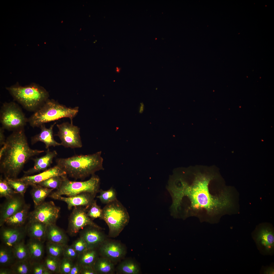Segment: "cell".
I'll return each mask as SVG.
<instances>
[{
	"label": "cell",
	"mask_w": 274,
	"mask_h": 274,
	"mask_svg": "<svg viewBox=\"0 0 274 274\" xmlns=\"http://www.w3.org/2000/svg\"><path fill=\"white\" fill-rule=\"evenodd\" d=\"M218 179L212 166L176 169L170 182L174 215L212 221L226 212L229 206V193L219 186Z\"/></svg>",
	"instance_id": "obj_1"
},
{
	"label": "cell",
	"mask_w": 274,
	"mask_h": 274,
	"mask_svg": "<svg viewBox=\"0 0 274 274\" xmlns=\"http://www.w3.org/2000/svg\"><path fill=\"white\" fill-rule=\"evenodd\" d=\"M101 151L92 154L76 155L57 159V165L66 175L76 180H83L96 172L104 170Z\"/></svg>",
	"instance_id": "obj_3"
},
{
	"label": "cell",
	"mask_w": 274,
	"mask_h": 274,
	"mask_svg": "<svg viewBox=\"0 0 274 274\" xmlns=\"http://www.w3.org/2000/svg\"><path fill=\"white\" fill-rule=\"evenodd\" d=\"M16 260L12 248L5 246L0 248V265L3 267L11 266Z\"/></svg>",
	"instance_id": "obj_28"
},
{
	"label": "cell",
	"mask_w": 274,
	"mask_h": 274,
	"mask_svg": "<svg viewBox=\"0 0 274 274\" xmlns=\"http://www.w3.org/2000/svg\"><path fill=\"white\" fill-rule=\"evenodd\" d=\"M67 175L62 176L61 185L55 191L52 193L49 197L54 199L57 197L66 195L74 196L83 193H88L96 195L99 192L100 180L99 177L95 174L89 180L77 181L70 180Z\"/></svg>",
	"instance_id": "obj_7"
},
{
	"label": "cell",
	"mask_w": 274,
	"mask_h": 274,
	"mask_svg": "<svg viewBox=\"0 0 274 274\" xmlns=\"http://www.w3.org/2000/svg\"><path fill=\"white\" fill-rule=\"evenodd\" d=\"M98 253L96 249H88L79 255L78 262L82 267H93L98 258Z\"/></svg>",
	"instance_id": "obj_26"
},
{
	"label": "cell",
	"mask_w": 274,
	"mask_h": 274,
	"mask_svg": "<svg viewBox=\"0 0 274 274\" xmlns=\"http://www.w3.org/2000/svg\"><path fill=\"white\" fill-rule=\"evenodd\" d=\"M78 112V107H68L54 100L48 99L28 119V122L33 128L63 118H69L73 123V119Z\"/></svg>",
	"instance_id": "obj_4"
},
{
	"label": "cell",
	"mask_w": 274,
	"mask_h": 274,
	"mask_svg": "<svg viewBox=\"0 0 274 274\" xmlns=\"http://www.w3.org/2000/svg\"><path fill=\"white\" fill-rule=\"evenodd\" d=\"M6 89L15 100L29 111L34 112L38 110L49 97L43 87L34 83L23 86L17 83Z\"/></svg>",
	"instance_id": "obj_5"
},
{
	"label": "cell",
	"mask_w": 274,
	"mask_h": 274,
	"mask_svg": "<svg viewBox=\"0 0 274 274\" xmlns=\"http://www.w3.org/2000/svg\"><path fill=\"white\" fill-rule=\"evenodd\" d=\"M40 261L31 263V273L33 274H51L46 268L44 263H42Z\"/></svg>",
	"instance_id": "obj_39"
},
{
	"label": "cell",
	"mask_w": 274,
	"mask_h": 274,
	"mask_svg": "<svg viewBox=\"0 0 274 274\" xmlns=\"http://www.w3.org/2000/svg\"><path fill=\"white\" fill-rule=\"evenodd\" d=\"M93 267L97 274H113L115 271L113 263L102 257L98 258Z\"/></svg>",
	"instance_id": "obj_27"
},
{
	"label": "cell",
	"mask_w": 274,
	"mask_h": 274,
	"mask_svg": "<svg viewBox=\"0 0 274 274\" xmlns=\"http://www.w3.org/2000/svg\"><path fill=\"white\" fill-rule=\"evenodd\" d=\"M17 194L8 184L6 179L1 176L0 179V197L10 198Z\"/></svg>",
	"instance_id": "obj_34"
},
{
	"label": "cell",
	"mask_w": 274,
	"mask_h": 274,
	"mask_svg": "<svg viewBox=\"0 0 274 274\" xmlns=\"http://www.w3.org/2000/svg\"><path fill=\"white\" fill-rule=\"evenodd\" d=\"M116 69H117L116 70V71H117V72H119V70H119V68H118V67H117V68H116Z\"/></svg>",
	"instance_id": "obj_49"
},
{
	"label": "cell",
	"mask_w": 274,
	"mask_h": 274,
	"mask_svg": "<svg viewBox=\"0 0 274 274\" xmlns=\"http://www.w3.org/2000/svg\"><path fill=\"white\" fill-rule=\"evenodd\" d=\"M32 264L30 261H17L11 266L13 274H28L31 273Z\"/></svg>",
	"instance_id": "obj_31"
},
{
	"label": "cell",
	"mask_w": 274,
	"mask_h": 274,
	"mask_svg": "<svg viewBox=\"0 0 274 274\" xmlns=\"http://www.w3.org/2000/svg\"><path fill=\"white\" fill-rule=\"evenodd\" d=\"M13 274L12 270L10 268H2L0 269V274Z\"/></svg>",
	"instance_id": "obj_46"
},
{
	"label": "cell",
	"mask_w": 274,
	"mask_h": 274,
	"mask_svg": "<svg viewBox=\"0 0 274 274\" xmlns=\"http://www.w3.org/2000/svg\"><path fill=\"white\" fill-rule=\"evenodd\" d=\"M60 210L53 201H44L29 213L28 219L29 221H38L47 226L56 224Z\"/></svg>",
	"instance_id": "obj_9"
},
{
	"label": "cell",
	"mask_w": 274,
	"mask_h": 274,
	"mask_svg": "<svg viewBox=\"0 0 274 274\" xmlns=\"http://www.w3.org/2000/svg\"><path fill=\"white\" fill-rule=\"evenodd\" d=\"M258 249L264 255H272L274 251V233L269 226L262 225L256 228L252 234Z\"/></svg>",
	"instance_id": "obj_12"
},
{
	"label": "cell",
	"mask_w": 274,
	"mask_h": 274,
	"mask_svg": "<svg viewBox=\"0 0 274 274\" xmlns=\"http://www.w3.org/2000/svg\"><path fill=\"white\" fill-rule=\"evenodd\" d=\"M60 261L59 259L48 255L43 263L46 268L51 273H59Z\"/></svg>",
	"instance_id": "obj_36"
},
{
	"label": "cell",
	"mask_w": 274,
	"mask_h": 274,
	"mask_svg": "<svg viewBox=\"0 0 274 274\" xmlns=\"http://www.w3.org/2000/svg\"><path fill=\"white\" fill-rule=\"evenodd\" d=\"M98 248L99 253L101 256L108 259L113 263L123 258L126 253L124 246L120 243L114 241L106 240Z\"/></svg>",
	"instance_id": "obj_13"
},
{
	"label": "cell",
	"mask_w": 274,
	"mask_h": 274,
	"mask_svg": "<svg viewBox=\"0 0 274 274\" xmlns=\"http://www.w3.org/2000/svg\"><path fill=\"white\" fill-rule=\"evenodd\" d=\"M66 175L65 172L56 165L37 175L24 176L18 179L32 186L53 177Z\"/></svg>",
	"instance_id": "obj_18"
},
{
	"label": "cell",
	"mask_w": 274,
	"mask_h": 274,
	"mask_svg": "<svg viewBox=\"0 0 274 274\" xmlns=\"http://www.w3.org/2000/svg\"><path fill=\"white\" fill-rule=\"evenodd\" d=\"M62 176L53 177L37 184L45 187L57 190L59 188L61 185L63 180Z\"/></svg>",
	"instance_id": "obj_37"
},
{
	"label": "cell",
	"mask_w": 274,
	"mask_h": 274,
	"mask_svg": "<svg viewBox=\"0 0 274 274\" xmlns=\"http://www.w3.org/2000/svg\"><path fill=\"white\" fill-rule=\"evenodd\" d=\"M12 248L17 261H30L27 247L26 245L24 244L23 241L15 245Z\"/></svg>",
	"instance_id": "obj_30"
},
{
	"label": "cell",
	"mask_w": 274,
	"mask_h": 274,
	"mask_svg": "<svg viewBox=\"0 0 274 274\" xmlns=\"http://www.w3.org/2000/svg\"><path fill=\"white\" fill-rule=\"evenodd\" d=\"M73 264V260L64 257L60 261L59 273L69 274Z\"/></svg>",
	"instance_id": "obj_40"
},
{
	"label": "cell",
	"mask_w": 274,
	"mask_h": 274,
	"mask_svg": "<svg viewBox=\"0 0 274 274\" xmlns=\"http://www.w3.org/2000/svg\"><path fill=\"white\" fill-rule=\"evenodd\" d=\"M3 146L5 150L0 158V171L6 178L17 179L30 158L44 152L30 147L24 129L13 131Z\"/></svg>",
	"instance_id": "obj_2"
},
{
	"label": "cell",
	"mask_w": 274,
	"mask_h": 274,
	"mask_svg": "<svg viewBox=\"0 0 274 274\" xmlns=\"http://www.w3.org/2000/svg\"><path fill=\"white\" fill-rule=\"evenodd\" d=\"M30 208L29 204H26L20 210L7 219L4 224L11 227H22L28 218Z\"/></svg>",
	"instance_id": "obj_23"
},
{
	"label": "cell",
	"mask_w": 274,
	"mask_h": 274,
	"mask_svg": "<svg viewBox=\"0 0 274 274\" xmlns=\"http://www.w3.org/2000/svg\"><path fill=\"white\" fill-rule=\"evenodd\" d=\"M274 268L273 267L270 266L266 268L263 271L264 274H274Z\"/></svg>",
	"instance_id": "obj_47"
},
{
	"label": "cell",
	"mask_w": 274,
	"mask_h": 274,
	"mask_svg": "<svg viewBox=\"0 0 274 274\" xmlns=\"http://www.w3.org/2000/svg\"><path fill=\"white\" fill-rule=\"evenodd\" d=\"M96 195L88 193H83L74 196L64 197L59 196L54 199L63 201L66 203L69 210L73 207L77 206H83L88 209L95 200Z\"/></svg>",
	"instance_id": "obj_17"
},
{
	"label": "cell",
	"mask_w": 274,
	"mask_h": 274,
	"mask_svg": "<svg viewBox=\"0 0 274 274\" xmlns=\"http://www.w3.org/2000/svg\"><path fill=\"white\" fill-rule=\"evenodd\" d=\"M65 246L58 244L47 242L46 244V248L48 255L59 259L60 257L63 255Z\"/></svg>",
	"instance_id": "obj_33"
},
{
	"label": "cell",
	"mask_w": 274,
	"mask_h": 274,
	"mask_svg": "<svg viewBox=\"0 0 274 274\" xmlns=\"http://www.w3.org/2000/svg\"><path fill=\"white\" fill-rule=\"evenodd\" d=\"M88 209L81 206L73 207L68 219V231L71 235H76L81 230L88 226L101 228L88 216L87 214Z\"/></svg>",
	"instance_id": "obj_11"
},
{
	"label": "cell",
	"mask_w": 274,
	"mask_h": 274,
	"mask_svg": "<svg viewBox=\"0 0 274 274\" xmlns=\"http://www.w3.org/2000/svg\"><path fill=\"white\" fill-rule=\"evenodd\" d=\"M31 186L32 189L30 194L35 207L43 202L45 199L49 196L54 190L45 187L38 184Z\"/></svg>",
	"instance_id": "obj_25"
},
{
	"label": "cell",
	"mask_w": 274,
	"mask_h": 274,
	"mask_svg": "<svg viewBox=\"0 0 274 274\" xmlns=\"http://www.w3.org/2000/svg\"><path fill=\"white\" fill-rule=\"evenodd\" d=\"M5 178L10 185L16 193L24 196L29 186L27 184L17 178L15 179Z\"/></svg>",
	"instance_id": "obj_35"
},
{
	"label": "cell",
	"mask_w": 274,
	"mask_h": 274,
	"mask_svg": "<svg viewBox=\"0 0 274 274\" xmlns=\"http://www.w3.org/2000/svg\"><path fill=\"white\" fill-rule=\"evenodd\" d=\"M46 239L47 242L67 245L68 241L67 235L56 224L47 226Z\"/></svg>",
	"instance_id": "obj_21"
},
{
	"label": "cell",
	"mask_w": 274,
	"mask_h": 274,
	"mask_svg": "<svg viewBox=\"0 0 274 274\" xmlns=\"http://www.w3.org/2000/svg\"><path fill=\"white\" fill-rule=\"evenodd\" d=\"M6 199L1 206L0 226H2L6 220L21 209L26 204L24 196L17 193Z\"/></svg>",
	"instance_id": "obj_14"
},
{
	"label": "cell",
	"mask_w": 274,
	"mask_h": 274,
	"mask_svg": "<svg viewBox=\"0 0 274 274\" xmlns=\"http://www.w3.org/2000/svg\"><path fill=\"white\" fill-rule=\"evenodd\" d=\"M0 120L4 129L13 131L24 129L28 122V119L21 108L13 102L3 104L0 110Z\"/></svg>",
	"instance_id": "obj_8"
},
{
	"label": "cell",
	"mask_w": 274,
	"mask_h": 274,
	"mask_svg": "<svg viewBox=\"0 0 274 274\" xmlns=\"http://www.w3.org/2000/svg\"><path fill=\"white\" fill-rule=\"evenodd\" d=\"M100 228L88 226L83 229L80 234V237L84 240L87 249H97L106 240L105 235Z\"/></svg>",
	"instance_id": "obj_15"
},
{
	"label": "cell",
	"mask_w": 274,
	"mask_h": 274,
	"mask_svg": "<svg viewBox=\"0 0 274 274\" xmlns=\"http://www.w3.org/2000/svg\"><path fill=\"white\" fill-rule=\"evenodd\" d=\"M4 129L2 127L0 128V146L2 147L5 144L6 139L4 134Z\"/></svg>",
	"instance_id": "obj_45"
},
{
	"label": "cell",
	"mask_w": 274,
	"mask_h": 274,
	"mask_svg": "<svg viewBox=\"0 0 274 274\" xmlns=\"http://www.w3.org/2000/svg\"><path fill=\"white\" fill-rule=\"evenodd\" d=\"M117 271L123 274H138L140 268L138 265L131 260H126L122 262L118 265Z\"/></svg>",
	"instance_id": "obj_29"
},
{
	"label": "cell",
	"mask_w": 274,
	"mask_h": 274,
	"mask_svg": "<svg viewBox=\"0 0 274 274\" xmlns=\"http://www.w3.org/2000/svg\"><path fill=\"white\" fill-rule=\"evenodd\" d=\"M99 192L100 194L97 197L103 204H106L117 200L115 190L112 187L106 191L100 189Z\"/></svg>",
	"instance_id": "obj_32"
},
{
	"label": "cell",
	"mask_w": 274,
	"mask_h": 274,
	"mask_svg": "<svg viewBox=\"0 0 274 274\" xmlns=\"http://www.w3.org/2000/svg\"><path fill=\"white\" fill-rule=\"evenodd\" d=\"M129 218L126 208L117 200L106 204L102 209L101 219L108 226L110 237L117 236L127 225Z\"/></svg>",
	"instance_id": "obj_6"
},
{
	"label": "cell",
	"mask_w": 274,
	"mask_h": 274,
	"mask_svg": "<svg viewBox=\"0 0 274 274\" xmlns=\"http://www.w3.org/2000/svg\"><path fill=\"white\" fill-rule=\"evenodd\" d=\"M82 267L78 262L74 264L69 274H80Z\"/></svg>",
	"instance_id": "obj_43"
},
{
	"label": "cell",
	"mask_w": 274,
	"mask_h": 274,
	"mask_svg": "<svg viewBox=\"0 0 274 274\" xmlns=\"http://www.w3.org/2000/svg\"><path fill=\"white\" fill-rule=\"evenodd\" d=\"M59 131L55 135L60 139L61 145L66 148H80L82 146L80 135V128L74 125L73 123L63 122L57 124Z\"/></svg>",
	"instance_id": "obj_10"
},
{
	"label": "cell",
	"mask_w": 274,
	"mask_h": 274,
	"mask_svg": "<svg viewBox=\"0 0 274 274\" xmlns=\"http://www.w3.org/2000/svg\"><path fill=\"white\" fill-rule=\"evenodd\" d=\"M56 123L55 122L48 128L46 127L44 124L41 125L39 127L41 130L40 132L31 137V144L34 145L38 142H41L44 144L47 149L52 146L61 145V143L55 140L53 137V128Z\"/></svg>",
	"instance_id": "obj_20"
},
{
	"label": "cell",
	"mask_w": 274,
	"mask_h": 274,
	"mask_svg": "<svg viewBox=\"0 0 274 274\" xmlns=\"http://www.w3.org/2000/svg\"><path fill=\"white\" fill-rule=\"evenodd\" d=\"M57 154L56 151H50L49 148L47 149L45 155L32 159L34 163V166L28 170L24 171V176L30 175L35 173L47 170L52 163L53 159Z\"/></svg>",
	"instance_id": "obj_19"
},
{
	"label": "cell",
	"mask_w": 274,
	"mask_h": 274,
	"mask_svg": "<svg viewBox=\"0 0 274 274\" xmlns=\"http://www.w3.org/2000/svg\"><path fill=\"white\" fill-rule=\"evenodd\" d=\"M43 243L38 240L30 238L26 244L31 263L40 261L42 259L44 253Z\"/></svg>",
	"instance_id": "obj_24"
},
{
	"label": "cell",
	"mask_w": 274,
	"mask_h": 274,
	"mask_svg": "<svg viewBox=\"0 0 274 274\" xmlns=\"http://www.w3.org/2000/svg\"><path fill=\"white\" fill-rule=\"evenodd\" d=\"M71 246L79 255L88 249L85 242L83 239L80 237L74 241Z\"/></svg>",
	"instance_id": "obj_41"
},
{
	"label": "cell",
	"mask_w": 274,
	"mask_h": 274,
	"mask_svg": "<svg viewBox=\"0 0 274 274\" xmlns=\"http://www.w3.org/2000/svg\"><path fill=\"white\" fill-rule=\"evenodd\" d=\"M81 274H97L93 267L91 266L82 267Z\"/></svg>",
	"instance_id": "obj_44"
},
{
	"label": "cell",
	"mask_w": 274,
	"mask_h": 274,
	"mask_svg": "<svg viewBox=\"0 0 274 274\" xmlns=\"http://www.w3.org/2000/svg\"><path fill=\"white\" fill-rule=\"evenodd\" d=\"M87 214L92 220L99 218L101 219L102 215V209L98 205L96 201L94 200L88 209Z\"/></svg>",
	"instance_id": "obj_38"
},
{
	"label": "cell",
	"mask_w": 274,
	"mask_h": 274,
	"mask_svg": "<svg viewBox=\"0 0 274 274\" xmlns=\"http://www.w3.org/2000/svg\"><path fill=\"white\" fill-rule=\"evenodd\" d=\"M47 226L37 221H29L25 227L26 232L30 238L36 239L43 243L46 239Z\"/></svg>",
	"instance_id": "obj_22"
},
{
	"label": "cell",
	"mask_w": 274,
	"mask_h": 274,
	"mask_svg": "<svg viewBox=\"0 0 274 274\" xmlns=\"http://www.w3.org/2000/svg\"><path fill=\"white\" fill-rule=\"evenodd\" d=\"M26 233L25 227H9L1 229V237L5 246L12 248L17 244L23 241Z\"/></svg>",
	"instance_id": "obj_16"
},
{
	"label": "cell",
	"mask_w": 274,
	"mask_h": 274,
	"mask_svg": "<svg viewBox=\"0 0 274 274\" xmlns=\"http://www.w3.org/2000/svg\"><path fill=\"white\" fill-rule=\"evenodd\" d=\"M144 106L143 102H141L140 104L139 109V113L141 114L143 113L144 111Z\"/></svg>",
	"instance_id": "obj_48"
},
{
	"label": "cell",
	"mask_w": 274,
	"mask_h": 274,
	"mask_svg": "<svg viewBox=\"0 0 274 274\" xmlns=\"http://www.w3.org/2000/svg\"><path fill=\"white\" fill-rule=\"evenodd\" d=\"M63 255L64 257L72 260L78 258L79 254L71 245L65 246L64 247Z\"/></svg>",
	"instance_id": "obj_42"
}]
</instances>
